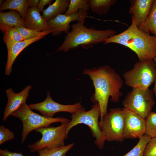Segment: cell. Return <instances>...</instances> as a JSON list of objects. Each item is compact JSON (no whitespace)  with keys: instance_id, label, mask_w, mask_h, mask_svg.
<instances>
[{"instance_id":"cell-6","label":"cell","mask_w":156,"mask_h":156,"mask_svg":"<svg viewBox=\"0 0 156 156\" xmlns=\"http://www.w3.org/2000/svg\"><path fill=\"white\" fill-rule=\"evenodd\" d=\"M126 85L132 88H148L155 82L156 65L153 60L139 61L123 74Z\"/></svg>"},{"instance_id":"cell-30","label":"cell","mask_w":156,"mask_h":156,"mask_svg":"<svg viewBox=\"0 0 156 156\" xmlns=\"http://www.w3.org/2000/svg\"><path fill=\"white\" fill-rule=\"evenodd\" d=\"M0 156H24L22 153L11 152L7 149L0 150Z\"/></svg>"},{"instance_id":"cell-20","label":"cell","mask_w":156,"mask_h":156,"mask_svg":"<svg viewBox=\"0 0 156 156\" xmlns=\"http://www.w3.org/2000/svg\"><path fill=\"white\" fill-rule=\"evenodd\" d=\"M87 3L93 13L99 15H105L111 7L117 2V0H87Z\"/></svg>"},{"instance_id":"cell-8","label":"cell","mask_w":156,"mask_h":156,"mask_svg":"<svg viewBox=\"0 0 156 156\" xmlns=\"http://www.w3.org/2000/svg\"><path fill=\"white\" fill-rule=\"evenodd\" d=\"M70 120L63 123L57 127H42L35 130L40 133L42 138L28 146L31 152H34L46 148H50L65 146L64 140L68 137L66 129Z\"/></svg>"},{"instance_id":"cell-25","label":"cell","mask_w":156,"mask_h":156,"mask_svg":"<svg viewBox=\"0 0 156 156\" xmlns=\"http://www.w3.org/2000/svg\"><path fill=\"white\" fill-rule=\"evenodd\" d=\"M151 138L144 134L139 138L135 147L123 156H143L146 145Z\"/></svg>"},{"instance_id":"cell-14","label":"cell","mask_w":156,"mask_h":156,"mask_svg":"<svg viewBox=\"0 0 156 156\" xmlns=\"http://www.w3.org/2000/svg\"><path fill=\"white\" fill-rule=\"evenodd\" d=\"M129 13L131 14L138 27L147 19L150 12L153 0H130Z\"/></svg>"},{"instance_id":"cell-34","label":"cell","mask_w":156,"mask_h":156,"mask_svg":"<svg viewBox=\"0 0 156 156\" xmlns=\"http://www.w3.org/2000/svg\"><path fill=\"white\" fill-rule=\"evenodd\" d=\"M3 0H0V5L3 2Z\"/></svg>"},{"instance_id":"cell-17","label":"cell","mask_w":156,"mask_h":156,"mask_svg":"<svg viewBox=\"0 0 156 156\" xmlns=\"http://www.w3.org/2000/svg\"><path fill=\"white\" fill-rule=\"evenodd\" d=\"M25 27L24 20L17 12L10 10L0 13V29L1 31L9 27Z\"/></svg>"},{"instance_id":"cell-29","label":"cell","mask_w":156,"mask_h":156,"mask_svg":"<svg viewBox=\"0 0 156 156\" xmlns=\"http://www.w3.org/2000/svg\"><path fill=\"white\" fill-rule=\"evenodd\" d=\"M14 137V133L9 129L2 125L0 127V144L4 142L13 139Z\"/></svg>"},{"instance_id":"cell-10","label":"cell","mask_w":156,"mask_h":156,"mask_svg":"<svg viewBox=\"0 0 156 156\" xmlns=\"http://www.w3.org/2000/svg\"><path fill=\"white\" fill-rule=\"evenodd\" d=\"M47 97L43 101L38 103L31 104L29 105V107L31 109L38 111L44 116L53 118L56 113L59 112H67L73 114L83 106L79 102L72 105H62L52 99L50 92H47Z\"/></svg>"},{"instance_id":"cell-13","label":"cell","mask_w":156,"mask_h":156,"mask_svg":"<svg viewBox=\"0 0 156 156\" xmlns=\"http://www.w3.org/2000/svg\"><path fill=\"white\" fill-rule=\"evenodd\" d=\"M31 88V86L27 85L18 93L14 92L11 88L6 90L5 93L8 101L4 111L3 121H5L10 115H11L23 104L26 103V100L29 94V91Z\"/></svg>"},{"instance_id":"cell-12","label":"cell","mask_w":156,"mask_h":156,"mask_svg":"<svg viewBox=\"0 0 156 156\" xmlns=\"http://www.w3.org/2000/svg\"><path fill=\"white\" fill-rule=\"evenodd\" d=\"M87 15V12L81 9L76 14L69 16L61 14L47 22L53 30L51 34L55 36L60 35L62 32L68 34L69 32L70 24L73 21H77L84 23Z\"/></svg>"},{"instance_id":"cell-1","label":"cell","mask_w":156,"mask_h":156,"mask_svg":"<svg viewBox=\"0 0 156 156\" xmlns=\"http://www.w3.org/2000/svg\"><path fill=\"white\" fill-rule=\"evenodd\" d=\"M83 73L89 76L92 80L95 89V92L91 98L92 102L98 103L101 110V124L104 116L107 112L108 100L118 102L122 93L120 91L123 85L121 77L109 66L105 65L91 69H85Z\"/></svg>"},{"instance_id":"cell-33","label":"cell","mask_w":156,"mask_h":156,"mask_svg":"<svg viewBox=\"0 0 156 156\" xmlns=\"http://www.w3.org/2000/svg\"><path fill=\"white\" fill-rule=\"evenodd\" d=\"M153 60L155 62L156 65V57L153 59ZM153 90L154 92V93L156 98V79L155 82V85L153 88Z\"/></svg>"},{"instance_id":"cell-24","label":"cell","mask_w":156,"mask_h":156,"mask_svg":"<svg viewBox=\"0 0 156 156\" xmlns=\"http://www.w3.org/2000/svg\"><path fill=\"white\" fill-rule=\"evenodd\" d=\"M89 8L87 0H70L68 9L64 14L67 16L74 14L81 9L87 12Z\"/></svg>"},{"instance_id":"cell-3","label":"cell","mask_w":156,"mask_h":156,"mask_svg":"<svg viewBox=\"0 0 156 156\" xmlns=\"http://www.w3.org/2000/svg\"><path fill=\"white\" fill-rule=\"evenodd\" d=\"M83 24L77 22L71 25L72 30L67 34L64 42L55 52L60 51L67 52L80 45L88 49L97 44L104 42L106 38L117 33L111 29L97 30L94 27L88 28Z\"/></svg>"},{"instance_id":"cell-32","label":"cell","mask_w":156,"mask_h":156,"mask_svg":"<svg viewBox=\"0 0 156 156\" xmlns=\"http://www.w3.org/2000/svg\"><path fill=\"white\" fill-rule=\"evenodd\" d=\"M40 0H28L27 1L28 7H37Z\"/></svg>"},{"instance_id":"cell-22","label":"cell","mask_w":156,"mask_h":156,"mask_svg":"<svg viewBox=\"0 0 156 156\" xmlns=\"http://www.w3.org/2000/svg\"><path fill=\"white\" fill-rule=\"evenodd\" d=\"M138 27L141 31L152 33L156 37V0H153L150 12L146 20Z\"/></svg>"},{"instance_id":"cell-2","label":"cell","mask_w":156,"mask_h":156,"mask_svg":"<svg viewBox=\"0 0 156 156\" xmlns=\"http://www.w3.org/2000/svg\"><path fill=\"white\" fill-rule=\"evenodd\" d=\"M126 30L115 35L113 42L124 46L133 51L139 61L152 60L156 57V37L139 29L134 18Z\"/></svg>"},{"instance_id":"cell-19","label":"cell","mask_w":156,"mask_h":156,"mask_svg":"<svg viewBox=\"0 0 156 156\" xmlns=\"http://www.w3.org/2000/svg\"><path fill=\"white\" fill-rule=\"evenodd\" d=\"M27 0H6L0 4V11L10 10L16 11L21 15L24 20L28 8Z\"/></svg>"},{"instance_id":"cell-31","label":"cell","mask_w":156,"mask_h":156,"mask_svg":"<svg viewBox=\"0 0 156 156\" xmlns=\"http://www.w3.org/2000/svg\"><path fill=\"white\" fill-rule=\"evenodd\" d=\"M52 1V0H40L39 1L37 8L40 12H43L44 6L50 4Z\"/></svg>"},{"instance_id":"cell-23","label":"cell","mask_w":156,"mask_h":156,"mask_svg":"<svg viewBox=\"0 0 156 156\" xmlns=\"http://www.w3.org/2000/svg\"><path fill=\"white\" fill-rule=\"evenodd\" d=\"M74 143L55 148H46L38 153L39 156H66L67 152L73 146Z\"/></svg>"},{"instance_id":"cell-16","label":"cell","mask_w":156,"mask_h":156,"mask_svg":"<svg viewBox=\"0 0 156 156\" xmlns=\"http://www.w3.org/2000/svg\"><path fill=\"white\" fill-rule=\"evenodd\" d=\"M24 20L27 28L39 32L52 30L37 7H31L28 9Z\"/></svg>"},{"instance_id":"cell-4","label":"cell","mask_w":156,"mask_h":156,"mask_svg":"<svg viewBox=\"0 0 156 156\" xmlns=\"http://www.w3.org/2000/svg\"><path fill=\"white\" fill-rule=\"evenodd\" d=\"M100 116V108L98 103H94L91 109L87 111L82 106L72 114V119L66 128V133L68 134L70 130L77 125H86L90 128L92 136L96 138L95 144L99 148L102 149L104 147L106 138L99 126L98 118Z\"/></svg>"},{"instance_id":"cell-7","label":"cell","mask_w":156,"mask_h":156,"mask_svg":"<svg viewBox=\"0 0 156 156\" xmlns=\"http://www.w3.org/2000/svg\"><path fill=\"white\" fill-rule=\"evenodd\" d=\"M153 90L148 88H133L122 103L124 107L145 119L152 112L155 104Z\"/></svg>"},{"instance_id":"cell-11","label":"cell","mask_w":156,"mask_h":156,"mask_svg":"<svg viewBox=\"0 0 156 156\" xmlns=\"http://www.w3.org/2000/svg\"><path fill=\"white\" fill-rule=\"evenodd\" d=\"M122 109L124 117V138L139 139L146 133L145 119L128 109L123 107Z\"/></svg>"},{"instance_id":"cell-27","label":"cell","mask_w":156,"mask_h":156,"mask_svg":"<svg viewBox=\"0 0 156 156\" xmlns=\"http://www.w3.org/2000/svg\"><path fill=\"white\" fill-rule=\"evenodd\" d=\"M19 32L24 40L33 38L42 34L44 31L39 32L36 30L26 27L15 28Z\"/></svg>"},{"instance_id":"cell-28","label":"cell","mask_w":156,"mask_h":156,"mask_svg":"<svg viewBox=\"0 0 156 156\" xmlns=\"http://www.w3.org/2000/svg\"><path fill=\"white\" fill-rule=\"evenodd\" d=\"M143 156H156V137L151 138L147 143Z\"/></svg>"},{"instance_id":"cell-5","label":"cell","mask_w":156,"mask_h":156,"mask_svg":"<svg viewBox=\"0 0 156 156\" xmlns=\"http://www.w3.org/2000/svg\"><path fill=\"white\" fill-rule=\"evenodd\" d=\"M31 110L25 103L11 115L18 118L22 122L21 143L25 142L29 133L33 130L50 127V124L53 123H62L70 120L62 117L49 118L36 113Z\"/></svg>"},{"instance_id":"cell-18","label":"cell","mask_w":156,"mask_h":156,"mask_svg":"<svg viewBox=\"0 0 156 156\" xmlns=\"http://www.w3.org/2000/svg\"><path fill=\"white\" fill-rule=\"evenodd\" d=\"M69 2L68 0H56L53 4L44 10L42 15L43 18L47 21L54 18L59 15L65 13Z\"/></svg>"},{"instance_id":"cell-21","label":"cell","mask_w":156,"mask_h":156,"mask_svg":"<svg viewBox=\"0 0 156 156\" xmlns=\"http://www.w3.org/2000/svg\"><path fill=\"white\" fill-rule=\"evenodd\" d=\"M3 41L7 47L8 53L11 51L13 46L16 43L24 40L20 34L15 27H9L3 31Z\"/></svg>"},{"instance_id":"cell-26","label":"cell","mask_w":156,"mask_h":156,"mask_svg":"<svg viewBox=\"0 0 156 156\" xmlns=\"http://www.w3.org/2000/svg\"><path fill=\"white\" fill-rule=\"evenodd\" d=\"M146 131L145 134L151 138L156 137V113L151 112L145 119Z\"/></svg>"},{"instance_id":"cell-9","label":"cell","mask_w":156,"mask_h":156,"mask_svg":"<svg viewBox=\"0 0 156 156\" xmlns=\"http://www.w3.org/2000/svg\"><path fill=\"white\" fill-rule=\"evenodd\" d=\"M102 132L108 141L122 142L125 139L123 133L124 117L122 109L119 108L109 109L99 125Z\"/></svg>"},{"instance_id":"cell-15","label":"cell","mask_w":156,"mask_h":156,"mask_svg":"<svg viewBox=\"0 0 156 156\" xmlns=\"http://www.w3.org/2000/svg\"><path fill=\"white\" fill-rule=\"evenodd\" d=\"M52 31V30L44 31L42 34L35 37L29 40H24L16 43L12 47L10 52L8 53L7 61L5 66V75L8 76L11 74L14 62L23 50L31 44L43 38Z\"/></svg>"}]
</instances>
